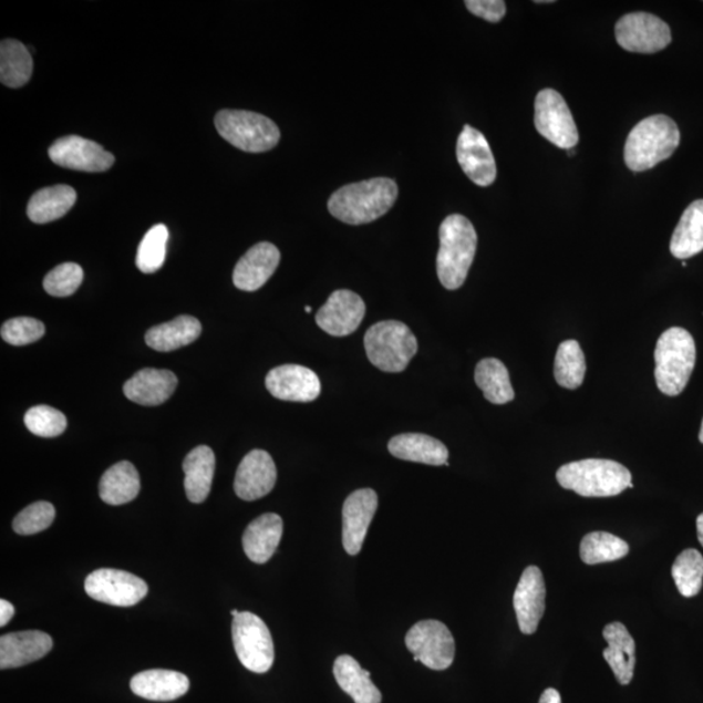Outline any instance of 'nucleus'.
<instances>
[{
  "label": "nucleus",
  "instance_id": "obj_21",
  "mask_svg": "<svg viewBox=\"0 0 703 703\" xmlns=\"http://www.w3.org/2000/svg\"><path fill=\"white\" fill-rule=\"evenodd\" d=\"M53 639L40 631L3 634L0 638V669H18L48 655Z\"/></svg>",
  "mask_w": 703,
  "mask_h": 703
},
{
  "label": "nucleus",
  "instance_id": "obj_38",
  "mask_svg": "<svg viewBox=\"0 0 703 703\" xmlns=\"http://www.w3.org/2000/svg\"><path fill=\"white\" fill-rule=\"evenodd\" d=\"M168 229L165 225H157L149 229L139 242L136 265L139 271L153 273L158 271L166 260Z\"/></svg>",
  "mask_w": 703,
  "mask_h": 703
},
{
  "label": "nucleus",
  "instance_id": "obj_15",
  "mask_svg": "<svg viewBox=\"0 0 703 703\" xmlns=\"http://www.w3.org/2000/svg\"><path fill=\"white\" fill-rule=\"evenodd\" d=\"M365 313V302L358 293L338 290L318 310L316 322L331 337H348L360 328Z\"/></svg>",
  "mask_w": 703,
  "mask_h": 703
},
{
  "label": "nucleus",
  "instance_id": "obj_14",
  "mask_svg": "<svg viewBox=\"0 0 703 703\" xmlns=\"http://www.w3.org/2000/svg\"><path fill=\"white\" fill-rule=\"evenodd\" d=\"M456 155L465 175L479 187H488L497 179L492 147L483 133L471 125H465L457 138Z\"/></svg>",
  "mask_w": 703,
  "mask_h": 703
},
{
  "label": "nucleus",
  "instance_id": "obj_41",
  "mask_svg": "<svg viewBox=\"0 0 703 703\" xmlns=\"http://www.w3.org/2000/svg\"><path fill=\"white\" fill-rule=\"evenodd\" d=\"M55 519V508L49 502H37L14 517L13 530L21 536H32L46 530Z\"/></svg>",
  "mask_w": 703,
  "mask_h": 703
},
{
  "label": "nucleus",
  "instance_id": "obj_33",
  "mask_svg": "<svg viewBox=\"0 0 703 703\" xmlns=\"http://www.w3.org/2000/svg\"><path fill=\"white\" fill-rule=\"evenodd\" d=\"M475 381L477 386L483 390L486 401L493 404L503 405L515 399L508 370L497 359L480 360L476 366Z\"/></svg>",
  "mask_w": 703,
  "mask_h": 703
},
{
  "label": "nucleus",
  "instance_id": "obj_47",
  "mask_svg": "<svg viewBox=\"0 0 703 703\" xmlns=\"http://www.w3.org/2000/svg\"><path fill=\"white\" fill-rule=\"evenodd\" d=\"M700 442L703 444V420H702V425L700 431Z\"/></svg>",
  "mask_w": 703,
  "mask_h": 703
},
{
  "label": "nucleus",
  "instance_id": "obj_23",
  "mask_svg": "<svg viewBox=\"0 0 703 703\" xmlns=\"http://www.w3.org/2000/svg\"><path fill=\"white\" fill-rule=\"evenodd\" d=\"M283 536V520L277 514H265L251 521L242 536V547L247 557L265 565L276 554Z\"/></svg>",
  "mask_w": 703,
  "mask_h": 703
},
{
  "label": "nucleus",
  "instance_id": "obj_28",
  "mask_svg": "<svg viewBox=\"0 0 703 703\" xmlns=\"http://www.w3.org/2000/svg\"><path fill=\"white\" fill-rule=\"evenodd\" d=\"M203 325L190 316L176 317L175 320L154 325L146 332L145 342L157 352H172L189 345L201 335Z\"/></svg>",
  "mask_w": 703,
  "mask_h": 703
},
{
  "label": "nucleus",
  "instance_id": "obj_32",
  "mask_svg": "<svg viewBox=\"0 0 703 703\" xmlns=\"http://www.w3.org/2000/svg\"><path fill=\"white\" fill-rule=\"evenodd\" d=\"M670 250L679 260H688L703 250V199L684 211L672 235Z\"/></svg>",
  "mask_w": 703,
  "mask_h": 703
},
{
  "label": "nucleus",
  "instance_id": "obj_37",
  "mask_svg": "<svg viewBox=\"0 0 703 703\" xmlns=\"http://www.w3.org/2000/svg\"><path fill=\"white\" fill-rule=\"evenodd\" d=\"M672 577L680 595L691 598L697 596L703 582V557L694 549L684 550L672 566Z\"/></svg>",
  "mask_w": 703,
  "mask_h": 703
},
{
  "label": "nucleus",
  "instance_id": "obj_43",
  "mask_svg": "<svg viewBox=\"0 0 703 703\" xmlns=\"http://www.w3.org/2000/svg\"><path fill=\"white\" fill-rule=\"evenodd\" d=\"M465 6L473 14L488 22H499L507 11L503 0H466Z\"/></svg>",
  "mask_w": 703,
  "mask_h": 703
},
{
  "label": "nucleus",
  "instance_id": "obj_17",
  "mask_svg": "<svg viewBox=\"0 0 703 703\" xmlns=\"http://www.w3.org/2000/svg\"><path fill=\"white\" fill-rule=\"evenodd\" d=\"M277 466L262 449H254L242 458L235 477V493L242 500L266 497L277 484Z\"/></svg>",
  "mask_w": 703,
  "mask_h": 703
},
{
  "label": "nucleus",
  "instance_id": "obj_6",
  "mask_svg": "<svg viewBox=\"0 0 703 703\" xmlns=\"http://www.w3.org/2000/svg\"><path fill=\"white\" fill-rule=\"evenodd\" d=\"M368 359L386 373H402L416 356V337L403 322L383 321L366 331L364 338Z\"/></svg>",
  "mask_w": 703,
  "mask_h": 703
},
{
  "label": "nucleus",
  "instance_id": "obj_45",
  "mask_svg": "<svg viewBox=\"0 0 703 703\" xmlns=\"http://www.w3.org/2000/svg\"><path fill=\"white\" fill-rule=\"evenodd\" d=\"M539 703H561L560 693L557 690H554V688H549V690H546L542 693L541 699H539Z\"/></svg>",
  "mask_w": 703,
  "mask_h": 703
},
{
  "label": "nucleus",
  "instance_id": "obj_22",
  "mask_svg": "<svg viewBox=\"0 0 703 703\" xmlns=\"http://www.w3.org/2000/svg\"><path fill=\"white\" fill-rule=\"evenodd\" d=\"M176 387V375L169 370L143 369L125 382L123 391L133 403L157 406L166 403Z\"/></svg>",
  "mask_w": 703,
  "mask_h": 703
},
{
  "label": "nucleus",
  "instance_id": "obj_2",
  "mask_svg": "<svg viewBox=\"0 0 703 703\" xmlns=\"http://www.w3.org/2000/svg\"><path fill=\"white\" fill-rule=\"evenodd\" d=\"M440 251L436 272L444 288L455 291L461 288L477 251V232L468 218L453 214L443 220L440 228Z\"/></svg>",
  "mask_w": 703,
  "mask_h": 703
},
{
  "label": "nucleus",
  "instance_id": "obj_8",
  "mask_svg": "<svg viewBox=\"0 0 703 703\" xmlns=\"http://www.w3.org/2000/svg\"><path fill=\"white\" fill-rule=\"evenodd\" d=\"M232 640L236 654L247 670L266 673L272 668L276 651L268 626L251 612L234 618Z\"/></svg>",
  "mask_w": 703,
  "mask_h": 703
},
{
  "label": "nucleus",
  "instance_id": "obj_9",
  "mask_svg": "<svg viewBox=\"0 0 703 703\" xmlns=\"http://www.w3.org/2000/svg\"><path fill=\"white\" fill-rule=\"evenodd\" d=\"M405 645L427 669L443 671L455 660V640L449 629L438 620H424L414 624L405 635Z\"/></svg>",
  "mask_w": 703,
  "mask_h": 703
},
{
  "label": "nucleus",
  "instance_id": "obj_18",
  "mask_svg": "<svg viewBox=\"0 0 703 703\" xmlns=\"http://www.w3.org/2000/svg\"><path fill=\"white\" fill-rule=\"evenodd\" d=\"M376 508H379V495L372 488H360L345 499L343 546L348 554L358 555L361 551Z\"/></svg>",
  "mask_w": 703,
  "mask_h": 703
},
{
  "label": "nucleus",
  "instance_id": "obj_10",
  "mask_svg": "<svg viewBox=\"0 0 703 703\" xmlns=\"http://www.w3.org/2000/svg\"><path fill=\"white\" fill-rule=\"evenodd\" d=\"M535 110L539 135L560 149H573L579 143V132L565 99L554 89H544L537 95Z\"/></svg>",
  "mask_w": 703,
  "mask_h": 703
},
{
  "label": "nucleus",
  "instance_id": "obj_5",
  "mask_svg": "<svg viewBox=\"0 0 703 703\" xmlns=\"http://www.w3.org/2000/svg\"><path fill=\"white\" fill-rule=\"evenodd\" d=\"M694 339L682 328L665 330L655 347V381L668 396H678L685 390L695 365Z\"/></svg>",
  "mask_w": 703,
  "mask_h": 703
},
{
  "label": "nucleus",
  "instance_id": "obj_20",
  "mask_svg": "<svg viewBox=\"0 0 703 703\" xmlns=\"http://www.w3.org/2000/svg\"><path fill=\"white\" fill-rule=\"evenodd\" d=\"M279 262L280 251L276 246L271 242L256 244L235 266V287L246 292L260 290L277 271Z\"/></svg>",
  "mask_w": 703,
  "mask_h": 703
},
{
  "label": "nucleus",
  "instance_id": "obj_24",
  "mask_svg": "<svg viewBox=\"0 0 703 703\" xmlns=\"http://www.w3.org/2000/svg\"><path fill=\"white\" fill-rule=\"evenodd\" d=\"M131 690L141 699L174 701L189 691V679L184 673L169 670H149L137 673L131 680Z\"/></svg>",
  "mask_w": 703,
  "mask_h": 703
},
{
  "label": "nucleus",
  "instance_id": "obj_25",
  "mask_svg": "<svg viewBox=\"0 0 703 703\" xmlns=\"http://www.w3.org/2000/svg\"><path fill=\"white\" fill-rule=\"evenodd\" d=\"M392 456L401 461L426 465H446L448 449L444 444L426 434L406 433L394 436L389 443Z\"/></svg>",
  "mask_w": 703,
  "mask_h": 703
},
{
  "label": "nucleus",
  "instance_id": "obj_29",
  "mask_svg": "<svg viewBox=\"0 0 703 703\" xmlns=\"http://www.w3.org/2000/svg\"><path fill=\"white\" fill-rule=\"evenodd\" d=\"M76 190L70 185H54L35 192L28 204L27 214L37 225L50 224L64 217L76 204Z\"/></svg>",
  "mask_w": 703,
  "mask_h": 703
},
{
  "label": "nucleus",
  "instance_id": "obj_34",
  "mask_svg": "<svg viewBox=\"0 0 703 703\" xmlns=\"http://www.w3.org/2000/svg\"><path fill=\"white\" fill-rule=\"evenodd\" d=\"M33 73V59L29 50L17 40L0 43V81L9 87L24 86Z\"/></svg>",
  "mask_w": 703,
  "mask_h": 703
},
{
  "label": "nucleus",
  "instance_id": "obj_11",
  "mask_svg": "<svg viewBox=\"0 0 703 703\" xmlns=\"http://www.w3.org/2000/svg\"><path fill=\"white\" fill-rule=\"evenodd\" d=\"M617 41L631 53L654 54L669 46L672 37L665 22L645 12L628 13L616 27Z\"/></svg>",
  "mask_w": 703,
  "mask_h": 703
},
{
  "label": "nucleus",
  "instance_id": "obj_12",
  "mask_svg": "<svg viewBox=\"0 0 703 703\" xmlns=\"http://www.w3.org/2000/svg\"><path fill=\"white\" fill-rule=\"evenodd\" d=\"M86 595L111 606L131 607L146 597L147 585L139 577L117 569L102 568L86 577Z\"/></svg>",
  "mask_w": 703,
  "mask_h": 703
},
{
  "label": "nucleus",
  "instance_id": "obj_13",
  "mask_svg": "<svg viewBox=\"0 0 703 703\" xmlns=\"http://www.w3.org/2000/svg\"><path fill=\"white\" fill-rule=\"evenodd\" d=\"M55 165L83 173H105L114 166L115 157L110 152L80 136H66L55 141L49 149Z\"/></svg>",
  "mask_w": 703,
  "mask_h": 703
},
{
  "label": "nucleus",
  "instance_id": "obj_31",
  "mask_svg": "<svg viewBox=\"0 0 703 703\" xmlns=\"http://www.w3.org/2000/svg\"><path fill=\"white\" fill-rule=\"evenodd\" d=\"M141 480L135 465L117 463L105 472L100 483V497L110 506H122L136 499Z\"/></svg>",
  "mask_w": 703,
  "mask_h": 703
},
{
  "label": "nucleus",
  "instance_id": "obj_35",
  "mask_svg": "<svg viewBox=\"0 0 703 703\" xmlns=\"http://www.w3.org/2000/svg\"><path fill=\"white\" fill-rule=\"evenodd\" d=\"M587 373V362L579 342L566 340L562 342L555 356L554 375L559 386L576 390L583 382Z\"/></svg>",
  "mask_w": 703,
  "mask_h": 703
},
{
  "label": "nucleus",
  "instance_id": "obj_42",
  "mask_svg": "<svg viewBox=\"0 0 703 703\" xmlns=\"http://www.w3.org/2000/svg\"><path fill=\"white\" fill-rule=\"evenodd\" d=\"M44 324L34 318L19 317L7 321L0 330L6 343L12 345H27L37 342L44 335Z\"/></svg>",
  "mask_w": 703,
  "mask_h": 703
},
{
  "label": "nucleus",
  "instance_id": "obj_1",
  "mask_svg": "<svg viewBox=\"0 0 703 703\" xmlns=\"http://www.w3.org/2000/svg\"><path fill=\"white\" fill-rule=\"evenodd\" d=\"M399 195L397 185L387 177H375L361 183L345 185L329 199L332 217L347 225L372 224L387 214Z\"/></svg>",
  "mask_w": 703,
  "mask_h": 703
},
{
  "label": "nucleus",
  "instance_id": "obj_27",
  "mask_svg": "<svg viewBox=\"0 0 703 703\" xmlns=\"http://www.w3.org/2000/svg\"><path fill=\"white\" fill-rule=\"evenodd\" d=\"M185 473V493L192 503H203L209 497L214 473H216V455L207 446L192 449L183 463Z\"/></svg>",
  "mask_w": 703,
  "mask_h": 703
},
{
  "label": "nucleus",
  "instance_id": "obj_4",
  "mask_svg": "<svg viewBox=\"0 0 703 703\" xmlns=\"http://www.w3.org/2000/svg\"><path fill=\"white\" fill-rule=\"evenodd\" d=\"M679 144L680 132L671 117H647L629 133L624 149L626 165L634 173L648 172L669 159Z\"/></svg>",
  "mask_w": 703,
  "mask_h": 703
},
{
  "label": "nucleus",
  "instance_id": "obj_3",
  "mask_svg": "<svg viewBox=\"0 0 703 703\" xmlns=\"http://www.w3.org/2000/svg\"><path fill=\"white\" fill-rule=\"evenodd\" d=\"M559 485L585 498L616 497L632 488V475L624 465L606 458H585L560 466Z\"/></svg>",
  "mask_w": 703,
  "mask_h": 703
},
{
  "label": "nucleus",
  "instance_id": "obj_36",
  "mask_svg": "<svg viewBox=\"0 0 703 703\" xmlns=\"http://www.w3.org/2000/svg\"><path fill=\"white\" fill-rule=\"evenodd\" d=\"M628 552V544L607 531L589 533L580 545V557L589 566L623 559Z\"/></svg>",
  "mask_w": 703,
  "mask_h": 703
},
{
  "label": "nucleus",
  "instance_id": "obj_44",
  "mask_svg": "<svg viewBox=\"0 0 703 703\" xmlns=\"http://www.w3.org/2000/svg\"><path fill=\"white\" fill-rule=\"evenodd\" d=\"M14 617V607L6 599L0 601V627H6Z\"/></svg>",
  "mask_w": 703,
  "mask_h": 703
},
{
  "label": "nucleus",
  "instance_id": "obj_30",
  "mask_svg": "<svg viewBox=\"0 0 703 703\" xmlns=\"http://www.w3.org/2000/svg\"><path fill=\"white\" fill-rule=\"evenodd\" d=\"M334 676L340 688L351 695L354 703H381L382 693L351 655H340L334 663Z\"/></svg>",
  "mask_w": 703,
  "mask_h": 703
},
{
  "label": "nucleus",
  "instance_id": "obj_7",
  "mask_svg": "<svg viewBox=\"0 0 703 703\" xmlns=\"http://www.w3.org/2000/svg\"><path fill=\"white\" fill-rule=\"evenodd\" d=\"M216 127L227 143L247 153H265L279 143L280 131L269 117L244 110H221Z\"/></svg>",
  "mask_w": 703,
  "mask_h": 703
},
{
  "label": "nucleus",
  "instance_id": "obj_46",
  "mask_svg": "<svg viewBox=\"0 0 703 703\" xmlns=\"http://www.w3.org/2000/svg\"><path fill=\"white\" fill-rule=\"evenodd\" d=\"M697 535L700 539V544L703 547V514L697 517Z\"/></svg>",
  "mask_w": 703,
  "mask_h": 703
},
{
  "label": "nucleus",
  "instance_id": "obj_19",
  "mask_svg": "<svg viewBox=\"0 0 703 703\" xmlns=\"http://www.w3.org/2000/svg\"><path fill=\"white\" fill-rule=\"evenodd\" d=\"M546 587L541 569L530 566L523 572L515 590L514 609L524 634L537 631L545 613Z\"/></svg>",
  "mask_w": 703,
  "mask_h": 703
},
{
  "label": "nucleus",
  "instance_id": "obj_40",
  "mask_svg": "<svg viewBox=\"0 0 703 703\" xmlns=\"http://www.w3.org/2000/svg\"><path fill=\"white\" fill-rule=\"evenodd\" d=\"M84 271L81 266L73 262H66L56 266L51 270L43 280V288L54 298H69L79 290L83 283Z\"/></svg>",
  "mask_w": 703,
  "mask_h": 703
},
{
  "label": "nucleus",
  "instance_id": "obj_49",
  "mask_svg": "<svg viewBox=\"0 0 703 703\" xmlns=\"http://www.w3.org/2000/svg\"><path fill=\"white\" fill-rule=\"evenodd\" d=\"M306 312H307V313L312 312V308H310V307H306Z\"/></svg>",
  "mask_w": 703,
  "mask_h": 703
},
{
  "label": "nucleus",
  "instance_id": "obj_39",
  "mask_svg": "<svg viewBox=\"0 0 703 703\" xmlns=\"http://www.w3.org/2000/svg\"><path fill=\"white\" fill-rule=\"evenodd\" d=\"M28 431L42 438H55L66 428V418L61 411L49 405H37L25 413Z\"/></svg>",
  "mask_w": 703,
  "mask_h": 703
},
{
  "label": "nucleus",
  "instance_id": "obj_50",
  "mask_svg": "<svg viewBox=\"0 0 703 703\" xmlns=\"http://www.w3.org/2000/svg\"><path fill=\"white\" fill-rule=\"evenodd\" d=\"M573 154H575V153H573V151H572V149H569V151H568V155H569V157H572V155H573Z\"/></svg>",
  "mask_w": 703,
  "mask_h": 703
},
{
  "label": "nucleus",
  "instance_id": "obj_26",
  "mask_svg": "<svg viewBox=\"0 0 703 703\" xmlns=\"http://www.w3.org/2000/svg\"><path fill=\"white\" fill-rule=\"evenodd\" d=\"M603 639L609 648L603 658L621 685L632 682L635 665V643L624 624L611 623L603 629Z\"/></svg>",
  "mask_w": 703,
  "mask_h": 703
},
{
  "label": "nucleus",
  "instance_id": "obj_16",
  "mask_svg": "<svg viewBox=\"0 0 703 703\" xmlns=\"http://www.w3.org/2000/svg\"><path fill=\"white\" fill-rule=\"evenodd\" d=\"M266 389L279 401L310 403L321 395V381L309 368L281 365L266 376Z\"/></svg>",
  "mask_w": 703,
  "mask_h": 703
},
{
  "label": "nucleus",
  "instance_id": "obj_48",
  "mask_svg": "<svg viewBox=\"0 0 703 703\" xmlns=\"http://www.w3.org/2000/svg\"><path fill=\"white\" fill-rule=\"evenodd\" d=\"M239 613H240V611H238V610H232V611H231V616H232L234 618L238 617V616H239Z\"/></svg>",
  "mask_w": 703,
  "mask_h": 703
}]
</instances>
